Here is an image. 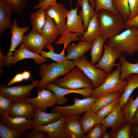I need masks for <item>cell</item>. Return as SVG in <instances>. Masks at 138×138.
<instances>
[{
	"instance_id": "6da1fadb",
	"label": "cell",
	"mask_w": 138,
	"mask_h": 138,
	"mask_svg": "<svg viewBox=\"0 0 138 138\" xmlns=\"http://www.w3.org/2000/svg\"><path fill=\"white\" fill-rule=\"evenodd\" d=\"M45 16L53 19L59 30L61 36L55 42V44H63L67 45L72 41L80 40L79 34L70 33L66 29V19L68 10L63 4L56 2L45 10Z\"/></svg>"
},
{
	"instance_id": "7a4b0ae2",
	"label": "cell",
	"mask_w": 138,
	"mask_h": 138,
	"mask_svg": "<svg viewBox=\"0 0 138 138\" xmlns=\"http://www.w3.org/2000/svg\"><path fill=\"white\" fill-rule=\"evenodd\" d=\"M100 28V36L106 40L118 34L125 29V20L121 15L101 9L97 12Z\"/></svg>"
},
{
	"instance_id": "3957f363",
	"label": "cell",
	"mask_w": 138,
	"mask_h": 138,
	"mask_svg": "<svg viewBox=\"0 0 138 138\" xmlns=\"http://www.w3.org/2000/svg\"><path fill=\"white\" fill-rule=\"evenodd\" d=\"M138 28H126L120 33L107 39L106 43L125 55H133L138 52L136 37Z\"/></svg>"
},
{
	"instance_id": "277c9868",
	"label": "cell",
	"mask_w": 138,
	"mask_h": 138,
	"mask_svg": "<svg viewBox=\"0 0 138 138\" xmlns=\"http://www.w3.org/2000/svg\"><path fill=\"white\" fill-rule=\"evenodd\" d=\"M76 67L72 61L68 60L60 63H44L40 65L38 73L41 78L38 88H45L46 85L62 76H63Z\"/></svg>"
},
{
	"instance_id": "5b68a950",
	"label": "cell",
	"mask_w": 138,
	"mask_h": 138,
	"mask_svg": "<svg viewBox=\"0 0 138 138\" xmlns=\"http://www.w3.org/2000/svg\"><path fill=\"white\" fill-rule=\"evenodd\" d=\"M52 83L59 87L73 89L84 88L93 89L92 83L79 68L75 67L62 78Z\"/></svg>"
},
{
	"instance_id": "8992f818",
	"label": "cell",
	"mask_w": 138,
	"mask_h": 138,
	"mask_svg": "<svg viewBox=\"0 0 138 138\" xmlns=\"http://www.w3.org/2000/svg\"><path fill=\"white\" fill-rule=\"evenodd\" d=\"M121 64L108 75L104 82L97 88L93 89L91 96L96 98L99 96L116 91L123 92L127 81L120 78Z\"/></svg>"
},
{
	"instance_id": "52a82bcc",
	"label": "cell",
	"mask_w": 138,
	"mask_h": 138,
	"mask_svg": "<svg viewBox=\"0 0 138 138\" xmlns=\"http://www.w3.org/2000/svg\"><path fill=\"white\" fill-rule=\"evenodd\" d=\"M72 61L76 66L82 70L92 82L93 89L100 85L108 75L103 70L92 64L84 55Z\"/></svg>"
},
{
	"instance_id": "ba28073f",
	"label": "cell",
	"mask_w": 138,
	"mask_h": 138,
	"mask_svg": "<svg viewBox=\"0 0 138 138\" xmlns=\"http://www.w3.org/2000/svg\"><path fill=\"white\" fill-rule=\"evenodd\" d=\"M96 98L92 96L79 99L75 97L72 105H68L64 106H54L52 110L53 113H61L67 116L72 114H80L90 109V107L96 100Z\"/></svg>"
},
{
	"instance_id": "9c48e42d",
	"label": "cell",
	"mask_w": 138,
	"mask_h": 138,
	"mask_svg": "<svg viewBox=\"0 0 138 138\" xmlns=\"http://www.w3.org/2000/svg\"><path fill=\"white\" fill-rule=\"evenodd\" d=\"M37 95V97L33 98L25 97L33 106L35 110L46 112L48 108L54 107L58 104L54 93L45 88L40 89L38 88Z\"/></svg>"
},
{
	"instance_id": "30bf717a",
	"label": "cell",
	"mask_w": 138,
	"mask_h": 138,
	"mask_svg": "<svg viewBox=\"0 0 138 138\" xmlns=\"http://www.w3.org/2000/svg\"><path fill=\"white\" fill-rule=\"evenodd\" d=\"M31 84L25 85H18L14 87H7L5 85L0 86V94L13 101L21 98H25L32 94L33 89L38 87L39 81H33Z\"/></svg>"
},
{
	"instance_id": "8fae6325",
	"label": "cell",
	"mask_w": 138,
	"mask_h": 138,
	"mask_svg": "<svg viewBox=\"0 0 138 138\" xmlns=\"http://www.w3.org/2000/svg\"><path fill=\"white\" fill-rule=\"evenodd\" d=\"M103 48L102 56L95 66L109 74L114 66L117 67L120 64V62L116 63L115 61L122 55V53L106 43L104 44Z\"/></svg>"
},
{
	"instance_id": "7c38bea8",
	"label": "cell",
	"mask_w": 138,
	"mask_h": 138,
	"mask_svg": "<svg viewBox=\"0 0 138 138\" xmlns=\"http://www.w3.org/2000/svg\"><path fill=\"white\" fill-rule=\"evenodd\" d=\"M35 109L33 106L25 98L12 101L8 116L11 117H20L33 119Z\"/></svg>"
},
{
	"instance_id": "4fadbf2b",
	"label": "cell",
	"mask_w": 138,
	"mask_h": 138,
	"mask_svg": "<svg viewBox=\"0 0 138 138\" xmlns=\"http://www.w3.org/2000/svg\"><path fill=\"white\" fill-rule=\"evenodd\" d=\"M45 88L53 92L54 94L58 101V104L63 105L67 101V98L64 96L68 94L75 93L83 95L84 97H91L93 89L92 88H84L76 89L63 88L58 86L53 83L47 84Z\"/></svg>"
},
{
	"instance_id": "5bb4252c",
	"label": "cell",
	"mask_w": 138,
	"mask_h": 138,
	"mask_svg": "<svg viewBox=\"0 0 138 138\" xmlns=\"http://www.w3.org/2000/svg\"><path fill=\"white\" fill-rule=\"evenodd\" d=\"M10 32L12 35L11 45L7 54L6 65L9 67L11 64L12 56L17 47L22 42L24 34L29 30L28 26L23 27H19L16 21H13Z\"/></svg>"
},
{
	"instance_id": "9a60e30c",
	"label": "cell",
	"mask_w": 138,
	"mask_h": 138,
	"mask_svg": "<svg viewBox=\"0 0 138 138\" xmlns=\"http://www.w3.org/2000/svg\"><path fill=\"white\" fill-rule=\"evenodd\" d=\"M80 115L72 114L66 116L64 127L67 138H85L80 122Z\"/></svg>"
},
{
	"instance_id": "2e32d148",
	"label": "cell",
	"mask_w": 138,
	"mask_h": 138,
	"mask_svg": "<svg viewBox=\"0 0 138 138\" xmlns=\"http://www.w3.org/2000/svg\"><path fill=\"white\" fill-rule=\"evenodd\" d=\"M0 121L8 128L19 132H27L31 129L32 120L24 118L11 117L0 112Z\"/></svg>"
},
{
	"instance_id": "e0dca14e",
	"label": "cell",
	"mask_w": 138,
	"mask_h": 138,
	"mask_svg": "<svg viewBox=\"0 0 138 138\" xmlns=\"http://www.w3.org/2000/svg\"><path fill=\"white\" fill-rule=\"evenodd\" d=\"M77 5L74 9L72 8L68 12L66 23V29L70 33H75L83 35L85 31L82 24V11L77 14Z\"/></svg>"
},
{
	"instance_id": "ac0fdd59",
	"label": "cell",
	"mask_w": 138,
	"mask_h": 138,
	"mask_svg": "<svg viewBox=\"0 0 138 138\" xmlns=\"http://www.w3.org/2000/svg\"><path fill=\"white\" fill-rule=\"evenodd\" d=\"M22 42L28 50L39 55L46 45L41 34L32 29L28 34L24 36Z\"/></svg>"
},
{
	"instance_id": "d6986e66",
	"label": "cell",
	"mask_w": 138,
	"mask_h": 138,
	"mask_svg": "<svg viewBox=\"0 0 138 138\" xmlns=\"http://www.w3.org/2000/svg\"><path fill=\"white\" fill-rule=\"evenodd\" d=\"M25 59H32L34 62L37 64L43 63L48 60L47 58L28 50L22 42L19 49L15 50L13 53L11 64L14 65L17 62Z\"/></svg>"
},
{
	"instance_id": "ffe728a7",
	"label": "cell",
	"mask_w": 138,
	"mask_h": 138,
	"mask_svg": "<svg viewBox=\"0 0 138 138\" xmlns=\"http://www.w3.org/2000/svg\"><path fill=\"white\" fill-rule=\"evenodd\" d=\"M66 117L63 115L56 121L45 125L36 128L46 133L47 138H67L64 127Z\"/></svg>"
},
{
	"instance_id": "44dd1931",
	"label": "cell",
	"mask_w": 138,
	"mask_h": 138,
	"mask_svg": "<svg viewBox=\"0 0 138 138\" xmlns=\"http://www.w3.org/2000/svg\"><path fill=\"white\" fill-rule=\"evenodd\" d=\"M63 115L61 113H48L35 110L32 120L31 129L39 126L45 125L60 119Z\"/></svg>"
},
{
	"instance_id": "7402d4cb",
	"label": "cell",
	"mask_w": 138,
	"mask_h": 138,
	"mask_svg": "<svg viewBox=\"0 0 138 138\" xmlns=\"http://www.w3.org/2000/svg\"><path fill=\"white\" fill-rule=\"evenodd\" d=\"M45 16V22L42 29L41 34L47 45L51 44L61 34L54 20L48 16Z\"/></svg>"
},
{
	"instance_id": "603a6c76",
	"label": "cell",
	"mask_w": 138,
	"mask_h": 138,
	"mask_svg": "<svg viewBox=\"0 0 138 138\" xmlns=\"http://www.w3.org/2000/svg\"><path fill=\"white\" fill-rule=\"evenodd\" d=\"M92 44L82 41H79L76 45L69 43L66 48V58L68 60H73L84 55L86 52L91 50Z\"/></svg>"
},
{
	"instance_id": "cb8c5ba5",
	"label": "cell",
	"mask_w": 138,
	"mask_h": 138,
	"mask_svg": "<svg viewBox=\"0 0 138 138\" xmlns=\"http://www.w3.org/2000/svg\"><path fill=\"white\" fill-rule=\"evenodd\" d=\"M122 109V107L119 103L114 110L101 120V123L111 129H115L125 123Z\"/></svg>"
},
{
	"instance_id": "d4e9b609",
	"label": "cell",
	"mask_w": 138,
	"mask_h": 138,
	"mask_svg": "<svg viewBox=\"0 0 138 138\" xmlns=\"http://www.w3.org/2000/svg\"><path fill=\"white\" fill-rule=\"evenodd\" d=\"M100 35V28L97 13H95L91 19L86 31L80 37L79 41H86L92 43Z\"/></svg>"
},
{
	"instance_id": "484cf974",
	"label": "cell",
	"mask_w": 138,
	"mask_h": 138,
	"mask_svg": "<svg viewBox=\"0 0 138 138\" xmlns=\"http://www.w3.org/2000/svg\"><path fill=\"white\" fill-rule=\"evenodd\" d=\"M12 7L6 1L0 0V34L7 28L11 29L12 25L10 17L13 11Z\"/></svg>"
},
{
	"instance_id": "4316f807",
	"label": "cell",
	"mask_w": 138,
	"mask_h": 138,
	"mask_svg": "<svg viewBox=\"0 0 138 138\" xmlns=\"http://www.w3.org/2000/svg\"><path fill=\"white\" fill-rule=\"evenodd\" d=\"M125 79L127 83L120 97L119 101V103L122 107L127 102L134 90L138 88V74H131Z\"/></svg>"
},
{
	"instance_id": "83f0119b",
	"label": "cell",
	"mask_w": 138,
	"mask_h": 138,
	"mask_svg": "<svg viewBox=\"0 0 138 138\" xmlns=\"http://www.w3.org/2000/svg\"><path fill=\"white\" fill-rule=\"evenodd\" d=\"M101 120L96 113L91 109L86 111L80 117V122L84 134L87 133L95 125L101 123Z\"/></svg>"
},
{
	"instance_id": "f1b7e54d",
	"label": "cell",
	"mask_w": 138,
	"mask_h": 138,
	"mask_svg": "<svg viewBox=\"0 0 138 138\" xmlns=\"http://www.w3.org/2000/svg\"><path fill=\"white\" fill-rule=\"evenodd\" d=\"M121 94L120 92L116 91L100 95L96 98L90 109L96 113L99 109L120 97Z\"/></svg>"
},
{
	"instance_id": "f546056e",
	"label": "cell",
	"mask_w": 138,
	"mask_h": 138,
	"mask_svg": "<svg viewBox=\"0 0 138 138\" xmlns=\"http://www.w3.org/2000/svg\"><path fill=\"white\" fill-rule=\"evenodd\" d=\"M138 107V94L134 99L133 96L131 95L127 102L122 107V112L126 123L132 125L133 116Z\"/></svg>"
},
{
	"instance_id": "4dcf8cb0",
	"label": "cell",
	"mask_w": 138,
	"mask_h": 138,
	"mask_svg": "<svg viewBox=\"0 0 138 138\" xmlns=\"http://www.w3.org/2000/svg\"><path fill=\"white\" fill-rule=\"evenodd\" d=\"M106 40L99 35L93 42L90 52L91 57L90 62L95 65L100 60L102 49Z\"/></svg>"
},
{
	"instance_id": "1f68e13d",
	"label": "cell",
	"mask_w": 138,
	"mask_h": 138,
	"mask_svg": "<svg viewBox=\"0 0 138 138\" xmlns=\"http://www.w3.org/2000/svg\"><path fill=\"white\" fill-rule=\"evenodd\" d=\"M45 10L40 8L31 14L30 17L32 30L41 34L42 29L45 22Z\"/></svg>"
},
{
	"instance_id": "d6a6232c",
	"label": "cell",
	"mask_w": 138,
	"mask_h": 138,
	"mask_svg": "<svg viewBox=\"0 0 138 138\" xmlns=\"http://www.w3.org/2000/svg\"><path fill=\"white\" fill-rule=\"evenodd\" d=\"M119 59L121 66V79L125 80L127 76L131 74H138V60L135 63H131L128 61L122 55Z\"/></svg>"
},
{
	"instance_id": "836d02e7",
	"label": "cell",
	"mask_w": 138,
	"mask_h": 138,
	"mask_svg": "<svg viewBox=\"0 0 138 138\" xmlns=\"http://www.w3.org/2000/svg\"><path fill=\"white\" fill-rule=\"evenodd\" d=\"M89 1V0H77V5L82 8V17L85 32L91 19L95 13V9L90 5Z\"/></svg>"
},
{
	"instance_id": "e575fe53",
	"label": "cell",
	"mask_w": 138,
	"mask_h": 138,
	"mask_svg": "<svg viewBox=\"0 0 138 138\" xmlns=\"http://www.w3.org/2000/svg\"><path fill=\"white\" fill-rule=\"evenodd\" d=\"M132 125L125 122L114 129H111L109 132L110 138H130L132 137Z\"/></svg>"
},
{
	"instance_id": "d590c367",
	"label": "cell",
	"mask_w": 138,
	"mask_h": 138,
	"mask_svg": "<svg viewBox=\"0 0 138 138\" xmlns=\"http://www.w3.org/2000/svg\"><path fill=\"white\" fill-rule=\"evenodd\" d=\"M64 45L62 52L60 53H57L55 52L54 48L51 44L47 45L45 47L49 49V52H46L42 50L40 53V55L45 58L50 59L58 63L67 61L68 60L65 57V51L67 46L66 45Z\"/></svg>"
},
{
	"instance_id": "8d00e7d4",
	"label": "cell",
	"mask_w": 138,
	"mask_h": 138,
	"mask_svg": "<svg viewBox=\"0 0 138 138\" xmlns=\"http://www.w3.org/2000/svg\"><path fill=\"white\" fill-rule=\"evenodd\" d=\"M27 132L18 131L7 126L0 121V138H21L25 137Z\"/></svg>"
},
{
	"instance_id": "74e56055",
	"label": "cell",
	"mask_w": 138,
	"mask_h": 138,
	"mask_svg": "<svg viewBox=\"0 0 138 138\" xmlns=\"http://www.w3.org/2000/svg\"><path fill=\"white\" fill-rule=\"evenodd\" d=\"M129 0H113V6L125 21L128 19L130 15Z\"/></svg>"
},
{
	"instance_id": "f35d334b",
	"label": "cell",
	"mask_w": 138,
	"mask_h": 138,
	"mask_svg": "<svg viewBox=\"0 0 138 138\" xmlns=\"http://www.w3.org/2000/svg\"><path fill=\"white\" fill-rule=\"evenodd\" d=\"M108 128L101 123L98 124L85 135V138H103Z\"/></svg>"
},
{
	"instance_id": "ab89813d",
	"label": "cell",
	"mask_w": 138,
	"mask_h": 138,
	"mask_svg": "<svg viewBox=\"0 0 138 138\" xmlns=\"http://www.w3.org/2000/svg\"><path fill=\"white\" fill-rule=\"evenodd\" d=\"M120 98V97H119L98 111L96 113L101 120L108 115L114 110L119 103Z\"/></svg>"
},
{
	"instance_id": "60d3db41",
	"label": "cell",
	"mask_w": 138,
	"mask_h": 138,
	"mask_svg": "<svg viewBox=\"0 0 138 138\" xmlns=\"http://www.w3.org/2000/svg\"><path fill=\"white\" fill-rule=\"evenodd\" d=\"M95 1L96 7L94 10L95 13L100 10L105 9L116 14L119 13L113 6V0H95Z\"/></svg>"
},
{
	"instance_id": "b9f144b4",
	"label": "cell",
	"mask_w": 138,
	"mask_h": 138,
	"mask_svg": "<svg viewBox=\"0 0 138 138\" xmlns=\"http://www.w3.org/2000/svg\"><path fill=\"white\" fill-rule=\"evenodd\" d=\"M12 7L13 11L17 14L22 12L26 7L28 0H4Z\"/></svg>"
},
{
	"instance_id": "7bdbcfd3",
	"label": "cell",
	"mask_w": 138,
	"mask_h": 138,
	"mask_svg": "<svg viewBox=\"0 0 138 138\" xmlns=\"http://www.w3.org/2000/svg\"><path fill=\"white\" fill-rule=\"evenodd\" d=\"M12 101L0 94V112L8 115Z\"/></svg>"
},
{
	"instance_id": "ee69618b",
	"label": "cell",
	"mask_w": 138,
	"mask_h": 138,
	"mask_svg": "<svg viewBox=\"0 0 138 138\" xmlns=\"http://www.w3.org/2000/svg\"><path fill=\"white\" fill-rule=\"evenodd\" d=\"M31 131L27 133L26 138H47L48 135L45 132L36 128H32Z\"/></svg>"
},
{
	"instance_id": "f6af8a7d",
	"label": "cell",
	"mask_w": 138,
	"mask_h": 138,
	"mask_svg": "<svg viewBox=\"0 0 138 138\" xmlns=\"http://www.w3.org/2000/svg\"><path fill=\"white\" fill-rule=\"evenodd\" d=\"M129 5L130 10V15L128 20L135 17L138 14V0H129Z\"/></svg>"
},
{
	"instance_id": "bcb514c9",
	"label": "cell",
	"mask_w": 138,
	"mask_h": 138,
	"mask_svg": "<svg viewBox=\"0 0 138 138\" xmlns=\"http://www.w3.org/2000/svg\"><path fill=\"white\" fill-rule=\"evenodd\" d=\"M56 2V0H44L42 2L34 5L33 9H37L42 8L45 10L49 6Z\"/></svg>"
},
{
	"instance_id": "7dc6e473",
	"label": "cell",
	"mask_w": 138,
	"mask_h": 138,
	"mask_svg": "<svg viewBox=\"0 0 138 138\" xmlns=\"http://www.w3.org/2000/svg\"><path fill=\"white\" fill-rule=\"evenodd\" d=\"M125 29L130 27H138V14L133 18L125 21Z\"/></svg>"
},
{
	"instance_id": "c3c4849f",
	"label": "cell",
	"mask_w": 138,
	"mask_h": 138,
	"mask_svg": "<svg viewBox=\"0 0 138 138\" xmlns=\"http://www.w3.org/2000/svg\"><path fill=\"white\" fill-rule=\"evenodd\" d=\"M23 80H24L22 73H18L8 82L7 85L9 87L15 83L22 82Z\"/></svg>"
},
{
	"instance_id": "681fc988",
	"label": "cell",
	"mask_w": 138,
	"mask_h": 138,
	"mask_svg": "<svg viewBox=\"0 0 138 138\" xmlns=\"http://www.w3.org/2000/svg\"><path fill=\"white\" fill-rule=\"evenodd\" d=\"M7 56L3 54L0 50V74L2 75L3 73L2 67L6 65Z\"/></svg>"
},
{
	"instance_id": "f907efd6",
	"label": "cell",
	"mask_w": 138,
	"mask_h": 138,
	"mask_svg": "<svg viewBox=\"0 0 138 138\" xmlns=\"http://www.w3.org/2000/svg\"><path fill=\"white\" fill-rule=\"evenodd\" d=\"M132 125L138 126V107L136 110L133 116Z\"/></svg>"
},
{
	"instance_id": "816d5d0a",
	"label": "cell",
	"mask_w": 138,
	"mask_h": 138,
	"mask_svg": "<svg viewBox=\"0 0 138 138\" xmlns=\"http://www.w3.org/2000/svg\"><path fill=\"white\" fill-rule=\"evenodd\" d=\"M132 138H138V126H132Z\"/></svg>"
},
{
	"instance_id": "f5cc1de1",
	"label": "cell",
	"mask_w": 138,
	"mask_h": 138,
	"mask_svg": "<svg viewBox=\"0 0 138 138\" xmlns=\"http://www.w3.org/2000/svg\"><path fill=\"white\" fill-rule=\"evenodd\" d=\"M22 73L24 80H27L30 78V73L29 72L25 71Z\"/></svg>"
},
{
	"instance_id": "db71d44e",
	"label": "cell",
	"mask_w": 138,
	"mask_h": 138,
	"mask_svg": "<svg viewBox=\"0 0 138 138\" xmlns=\"http://www.w3.org/2000/svg\"><path fill=\"white\" fill-rule=\"evenodd\" d=\"M89 1L90 5L95 9L96 7L95 0H89Z\"/></svg>"
},
{
	"instance_id": "11a10c76",
	"label": "cell",
	"mask_w": 138,
	"mask_h": 138,
	"mask_svg": "<svg viewBox=\"0 0 138 138\" xmlns=\"http://www.w3.org/2000/svg\"><path fill=\"white\" fill-rule=\"evenodd\" d=\"M103 138H110V135L109 132H107L104 135Z\"/></svg>"
},
{
	"instance_id": "9f6ffc18",
	"label": "cell",
	"mask_w": 138,
	"mask_h": 138,
	"mask_svg": "<svg viewBox=\"0 0 138 138\" xmlns=\"http://www.w3.org/2000/svg\"><path fill=\"white\" fill-rule=\"evenodd\" d=\"M136 37L138 43V29L136 34Z\"/></svg>"
},
{
	"instance_id": "6f0895ef",
	"label": "cell",
	"mask_w": 138,
	"mask_h": 138,
	"mask_svg": "<svg viewBox=\"0 0 138 138\" xmlns=\"http://www.w3.org/2000/svg\"><path fill=\"white\" fill-rule=\"evenodd\" d=\"M44 0H39V3H40L43 1Z\"/></svg>"
}]
</instances>
